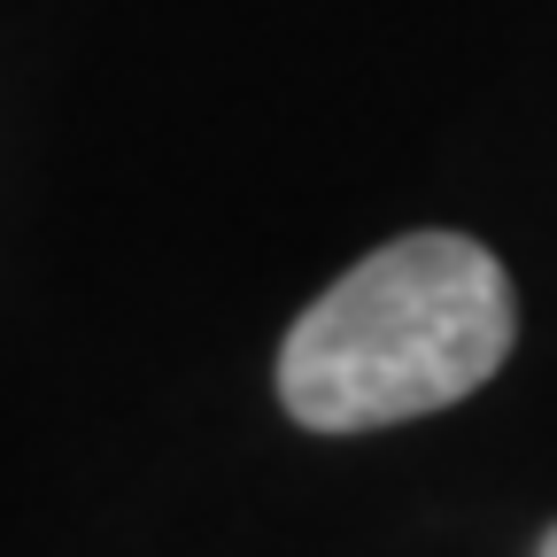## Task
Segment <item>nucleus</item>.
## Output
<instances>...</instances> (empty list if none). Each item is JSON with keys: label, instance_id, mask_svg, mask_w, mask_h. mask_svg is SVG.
<instances>
[{"label": "nucleus", "instance_id": "f257e3e1", "mask_svg": "<svg viewBox=\"0 0 557 557\" xmlns=\"http://www.w3.org/2000/svg\"><path fill=\"white\" fill-rule=\"evenodd\" d=\"M511 341L519 302L496 256L465 233H403L287 325L278 403L310 434L403 426L487 387Z\"/></svg>", "mask_w": 557, "mask_h": 557}, {"label": "nucleus", "instance_id": "f03ea898", "mask_svg": "<svg viewBox=\"0 0 557 557\" xmlns=\"http://www.w3.org/2000/svg\"><path fill=\"white\" fill-rule=\"evenodd\" d=\"M542 557H557V527H549V542H542Z\"/></svg>", "mask_w": 557, "mask_h": 557}]
</instances>
